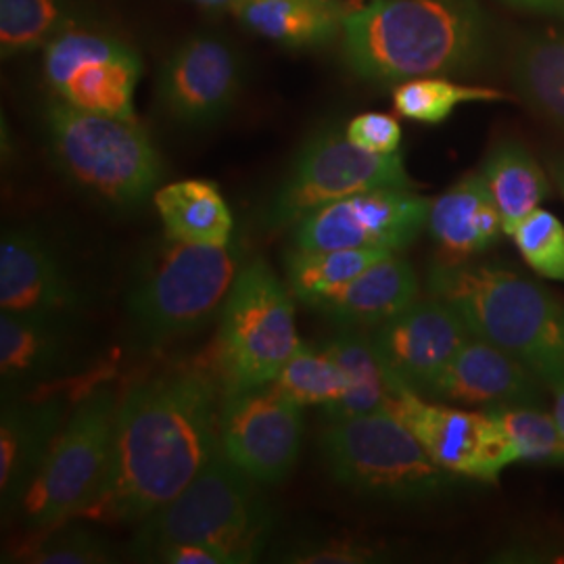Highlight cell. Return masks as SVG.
<instances>
[{"label":"cell","mask_w":564,"mask_h":564,"mask_svg":"<svg viewBox=\"0 0 564 564\" xmlns=\"http://www.w3.org/2000/svg\"><path fill=\"white\" fill-rule=\"evenodd\" d=\"M524 263L547 281L564 282V224L545 209H533L510 232Z\"/></svg>","instance_id":"d6a6232c"},{"label":"cell","mask_w":564,"mask_h":564,"mask_svg":"<svg viewBox=\"0 0 564 564\" xmlns=\"http://www.w3.org/2000/svg\"><path fill=\"white\" fill-rule=\"evenodd\" d=\"M468 337L458 312L437 297L412 303L370 333L393 389H410L421 395H426Z\"/></svg>","instance_id":"9a60e30c"},{"label":"cell","mask_w":564,"mask_h":564,"mask_svg":"<svg viewBox=\"0 0 564 564\" xmlns=\"http://www.w3.org/2000/svg\"><path fill=\"white\" fill-rule=\"evenodd\" d=\"M120 400L101 387L82 400L61 429L13 512L34 533L82 517L107 475Z\"/></svg>","instance_id":"9c48e42d"},{"label":"cell","mask_w":564,"mask_h":564,"mask_svg":"<svg viewBox=\"0 0 564 564\" xmlns=\"http://www.w3.org/2000/svg\"><path fill=\"white\" fill-rule=\"evenodd\" d=\"M377 558V550L351 538H326L303 540L291 545L281 556L284 563L293 564H360Z\"/></svg>","instance_id":"e575fe53"},{"label":"cell","mask_w":564,"mask_h":564,"mask_svg":"<svg viewBox=\"0 0 564 564\" xmlns=\"http://www.w3.org/2000/svg\"><path fill=\"white\" fill-rule=\"evenodd\" d=\"M72 358L67 323L46 316L2 312L0 379L4 395L57 377Z\"/></svg>","instance_id":"7402d4cb"},{"label":"cell","mask_w":564,"mask_h":564,"mask_svg":"<svg viewBox=\"0 0 564 564\" xmlns=\"http://www.w3.org/2000/svg\"><path fill=\"white\" fill-rule=\"evenodd\" d=\"M274 527V512L223 447L203 466L181 494L139 523L130 552L151 563L176 544H199L216 550L224 564L258 561Z\"/></svg>","instance_id":"277c9868"},{"label":"cell","mask_w":564,"mask_h":564,"mask_svg":"<svg viewBox=\"0 0 564 564\" xmlns=\"http://www.w3.org/2000/svg\"><path fill=\"white\" fill-rule=\"evenodd\" d=\"M293 293L268 263H245L220 312L214 362L224 395L276 381L302 347Z\"/></svg>","instance_id":"ba28073f"},{"label":"cell","mask_w":564,"mask_h":564,"mask_svg":"<svg viewBox=\"0 0 564 564\" xmlns=\"http://www.w3.org/2000/svg\"><path fill=\"white\" fill-rule=\"evenodd\" d=\"M44 121L63 174L95 199L134 209L162 181L160 153L139 121L63 101L48 105Z\"/></svg>","instance_id":"8992f818"},{"label":"cell","mask_w":564,"mask_h":564,"mask_svg":"<svg viewBox=\"0 0 564 564\" xmlns=\"http://www.w3.org/2000/svg\"><path fill=\"white\" fill-rule=\"evenodd\" d=\"M505 431L512 463L564 464V437L554 414L538 405L489 410Z\"/></svg>","instance_id":"4dcf8cb0"},{"label":"cell","mask_w":564,"mask_h":564,"mask_svg":"<svg viewBox=\"0 0 564 564\" xmlns=\"http://www.w3.org/2000/svg\"><path fill=\"white\" fill-rule=\"evenodd\" d=\"M67 421L61 400H2L0 502L13 512Z\"/></svg>","instance_id":"d6986e66"},{"label":"cell","mask_w":564,"mask_h":564,"mask_svg":"<svg viewBox=\"0 0 564 564\" xmlns=\"http://www.w3.org/2000/svg\"><path fill=\"white\" fill-rule=\"evenodd\" d=\"M426 228L431 239L452 262L484 253L505 232L500 209L484 174H468L437 199H431Z\"/></svg>","instance_id":"44dd1931"},{"label":"cell","mask_w":564,"mask_h":564,"mask_svg":"<svg viewBox=\"0 0 564 564\" xmlns=\"http://www.w3.org/2000/svg\"><path fill=\"white\" fill-rule=\"evenodd\" d=\"M540 381L521 360L470 335L426 395L484 410L533 405L540 402Z\"/></svg>","instance_id":"ac0fdd59"},{"label":"cell","mask_w":564,"mask_h":564,"mask_svg":"<svg viewBox=\"0 0 564 564\" xmlns=\"http://www.w3.org/2000/svg\"><path fill=\"white\" fill-rule=\"evenodd\" d=\"M341 39L356 76L389 84L477 69L489 30L475 0H370L345 20Z\"/></svg>","instance_id":"7a4b0ae2"},{"label":"cell","mask_w":564,"mask_h":564,"mask_svg":"<svg viewBox=\"0 0 564 564\" xmlns=\"http://www.w3.org/2000/svg\"><path fill=\"white\" fill-rule=\"evenodd\" d=\"M324 349L341 364L343 370L351 379L349 395L324 410L330 421L387 410L395 389L377 356L370 333L360 328H339V333L328 339Z\"/></svg>","instance_id":"d4e9b609"},{"label":"cell","mask_w":564,"mask_h":564,"mask_svg":"<svg viewBox=\"0 0 564 564\" xmlns=\"http://www.w3.org/2000/svg\"><path fill=\"white\" fill-rule=\"evenodd\" d=\"M2 312L65 321L84 307L78 284L46 239L28 228H9L0 239Z\"/></svg>","instance_id":"e0dca14e"},{"label":"cell","mask_w":564,"mask_h":564,"mask_svg":"<svg viewBox=\"0 0 564 564\" xmlns=\"http://www.w3.org/2000/svg\"><path fill=\"white\" fill-rule=\"evenodd\" d=\"M552 391H554V419L561 426V433L564 437V384L552 389Z\"/></svg>","instance_id":"74e56055"},{"label":"cell","mask_w":564,"mask_h":564,"mask_svg":"<svg viewBox=\"0 0 564 564\" xmlns=\"http://www.w3.org/2000/svg\"><path fill=\"white\" fill-rule=\"evenodd\" d=\"M395 251L387 249H293L286 256V282L293 297L303 305H314L337 293L347 282Z\"/></svg>","instance_id":"4316f807"},{"label":"cell","mask_w":564,"mask_h":564,"mask_svg":"<svg viewBox=\"0 0 564 564\" xmlns=\"http://www.w3.org/2000/svg\"><path fill=\"white\" fill-rule=\"evenodd\" d=\"M21 556L34 564H105L113 561V550L101 535L63 523L39 531V540Z\"/></svg>","instance_id":"836d02e7"},{"label":"cell","mask_w":564,"mask_h":564,"mask_svg":"<svg viewBox=\"0 0 564 564\" xmlns=\"http://www.w3.org/2000/svg\"><path fill=\"white\" fill-rule=\"evenodd\" d=\"M193 2H199V4H205V7H228L230 9V4L235 0H193Z\"/></svg>","instance_id":"ab89813d"},{"label":"cell","mask_w":564,"mask_h":564,"mask_svg":"<svg viewBox=\"0 0 564 564\" xmlns=\"http://www.w3.org/2000/svg\"><path fill=\"white\" fill-rule=\"evenodd\" d=\"M431 297L449 303L473 337L531 368L550 389L564 384V305L542 284L481 263H433Z\"/></svg>","instance_id":"3957f363"},{"label":"cell","mask_w":564,"mask_h":564,"mask_svg":"<svg viewBox=\"0 0 564 564\" xmlns=\"http://www.w3.org/2000/svg\"><path fill=\"white\" fill-rule=\"evenodd\" d=\"M387 412L398 416L431 460L454 477L494 484L512 464L505 431L489 410L475 412L429 403L421 393L400 389L393 393Z\"/></svg>","instance_id":"5bb4252c"},{"label":"cell","mask_w":564,"mask_h":564,"mask_svg":"<svg viewBox=\"0 0 564 564\" xmlns=\"http://www.w3.org/2000/svg\"><path fill=\"white\" fill-rule=\"evenodd\" d=\"M153 202L170 239L203 245H226L235 239L230 207L214 182H172L155 191Z\"/></svg>","instance_id":"cb8c5ba5"},{"label":"cell","mask_w":564,"mask_h":564,"mask_svg":"<svg viewBox=\"0 0 564 564\" xmlns=\"http://www.w3.org/2000/svg\"><path fill=\"white\" fill-rule=\"evenodd\" d=\"M362 0H235L230 11L258 36L284 46H321L343 32Z\"/></svg>","instance_id":"603a6c76"},{"label":"cell","mask_w":564,"mask_h":564,"mask_svg":"<svg viewBox=\"0 0 564 564\" xmlns=\"http://www.w3.org/2000/svg\"><path fill=\"white\" fill-rule=\"evenodd\" d=\"M514 4H523L529 9H540V11H564V0H510Z\"/></svg>","instance_id":"8d00e7d4"},{"label":"cell","mask_w":564,"mask_h":564,"mask_svg":"<svg viewBox=\"0 0 564 564\" xmlns=\"http://www.w3.org/2000/svg\"><path fill=\"white\" fill-rule=\"evenodd\" d=\"M517 86L545 120L564 130V41L535 39L517 57Z\"/></svg>","instance_id":"83f0119b"},{"label":"cell","mask_w":564,"mask_h":564,"mask_svg":"<svg viewBox=\"0 0 564 564\" xmlns=\"http://www.w3.org/2000/svg\"><path fill=\"white\" fill-rule=\"evenodd\" d=\"M475 101H508V95L431 76L405 80L393 90L395 111L405 120L419 123H442L458 105Z\"/></svg>","instance_id":"1f68e13d"},{"label":"cell","mask_w":564,"mask_h":564,"mask_svg":"<svg viewBox=\"0 0 564 564\" xmlns=\"http://www.w3.org/2000/svg\"><path fill=\"white\" fill-rule=\"evenodd\" d=\"M274 384L302 405L330 408L351 391V379L326 349L302 347L282 366Z\"/></svg>","instance_id":"f546056e"},{"label":"cell","mask_w":564,"mask_h":564,"mask_svg":"<svg viewBox=\"0 0 564 564\" xmlns=\"http://www.w3.org/2000/svg\"><path fill=\"white\" fill-rule=\"evenodd\" d=\"M552 176H554V182L561 188L564 197V155H561L558 160H554V163H552Z\"/></svg>","instance_id":"f35d334b"},{"label":"cell","mask_w":564,"mask_h":564,"mask_svg":"<svg viewBox=\"0 0 564 564\" xmlns=\"http://www.w3.org/2000/svg\"><path fill=\"white\" fill-rule=\"evenodd\" d=\"M328 477L349 491L393 502L442 496L454 475L431 460L421 442L391 412L330 421L321 435Z\"/></svg>","instance_id":"52a82bcc"},{"label":"cell","mask_w":564,"mask_h":564,"mask_svg":"<svg viewBox=\"0 0 564 564\" xmlns=\"http://www.w3.org/2000/svg\"><path fill=\"white\" fill-rule=\"evenodd\" d=\"M347 139L370 153L391 155L398 153L402 142V128L395 118L387 113L356 116L345 128Z\"/></svg>","instance_id":"d590c367"},{"label":"cell","mask_w":564,"mask_h":564,"mask_svg":"<svg viewBox=\"0 0 564 564\" xmlns=\"http://www.w3.org/2000/svg\"><path fill=\"white\" fill-rule=\"evenodd\" d=\"M239 55L216 36H195L163 63L158 102L170 120L205 128L230 111L241 90Z\"/></svg>","instance_id":"2e32d148"},{"label":"cell","mask_w":564,"mask_h":564,"mask_svg":"<svg viewBox=\"0 0 564 564\" xmlns=\"http://www.w3.org/2000/svg\"><path fill=\"white\" fill-rule=\"evenodd\" d=\"M303 408L274 383L226 393L218 424L224 454L256 484H281L302 452Z\"/></svg>","instance_id":"7c38bea8"},{"label":"cell","mask_w":564,"mask_h":564,"mask_svg":"<svg viewBox=\"0 0 564 564\" xmlns=\"http://www.w3.org/2000/svg\"><path fill=\"white\" fill-rule=\"evenodd\" d=\"M69 23L67 0H0L2 57L46 48Z\"/></svg>","instance_id":"f1b7e54d"},{"label":"cell","mask_w":564,"mask_h":564,"mask_svg":"<svg viewBox=\"0 0 564 564\" xmlns=\"http://www.w3.org/2000/svg\"><path fill=\"white\" fill-rule=\"evenodd\" d=\"M44 80L59 101L84 111L134 116V90L141 76L139 55L118 39L78 28L63 30L44 48Z\"/></svg>","instance_id":"8fae6325"},{"label":"cell","mask_w":564,"mask_h":564,"mask_svg":"<svg viewBox=\"0 0 564 564\" xmlns=\"http://www.w3.org/2000/svg\"><path fill=\"white\" fill-rule=\"evenodd\" d=\"M481 174L500 209L508 237L550 195V182L542 165L519 142H500L485 160Z\"/></svg>","instance_id":"484cf974"},{"label":"cell","mask_w":564,"mask_h":564,"mask_svg":"<svg viewBox=\"0 0 564 564\" xmlns=\"http://www.w3.org/2000/svg\"><path fill=\"white\" fill-rule=\"evenodd\" d=\"M419 276L395 253L368 265L337 293L310 305L339 328L375 330L419 302Z\"/></svg>","instance_id":"ffe728a7"},{"label":"cell","mask_w":564,"mask_h":564,"mask_svg":"<svg viewBox=\"0 0 564 564\" xmlns=\"http://www.w3.org/2000/svg\"><path fill=\"white\" fill-rule=\"evenodd\" d=\"M431 199L414 188H372L324 205L293 228V249H387L419 239Z\"/></svg>","instance_id":"4fadbf2b"},{"label":"cell","mask_w":564,"mask_h":564,"mask_svg":"<svg viewBox=\"0 0 564 564\" xmlns=\"http://www.w3.org/2000/svg\"><path fill=\"white\" fill-rule=\"evenodd\" d=\"M245 265L242 242L203 245L165 237L130 282L126 312L142 341L162 345L203 328L223 312Z\"/></svg>","instance_id":"5b68a950"},{"label":"cell","mask_w":564,"mask_h":564,"mask_svg":"<svg viewBox=\"0 0 564 564\" xmlns=\"http://www.w3.org/2000/svg\"><path fill=\"white\" fill-rule=\"evenodd\" d=\"M414 186L400 153H370L337 128H324L300 149L286 178L268 203L263 223L272 230L295 228L324 205L364 191Z\"/></svg>","instance_id":"30bf717a"},{"label":"cell","mask_w":564,"mask_h":564,"mask_svg":"<svg viewBox=\"0 0 564 564\" xmlns=\"http://www.w3.org/2000/svg\"><path fill=\"white\" fill-rule=\"evenodd\" d=\"M220 389L199 370L132 384L116 414L107 475L84 519L141 523L172 502L220 447Z\"/></svg>","instance_id":"6da1fadb"}]
</instances>
